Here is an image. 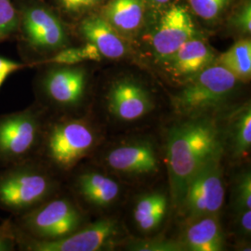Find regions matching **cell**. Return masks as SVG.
<instances>
[{
	"label": "cell",
	"mask_w": 251,
	"mask_h": 251,
	"mask_svg": "<svg viewBox=\"0 0 251 251\" xmlns=\"http://www.w3.org/2000/svg\"><path fill=\"white\" fill-rule=\"evenodd\" d=\"M222 126L210 115L182 117L170 127L166 161L172 206L177 210L189 180L206 162L224 154Z\"/></svg>",
	"instance_id": "obj_1"
},
{
	"label": "cell",
	"mask_w": 251,
	"mask_h": 251,
	"mask_svg": "<svg viewBox=\"0 0 251 251\" xmlns=\"http://www.w3.org/2000/svg\"><path fill=\"white\" fill-rule=\"evenodd\" d=\"M18 10L16 34L19 54L28 67L71 45L68 25L59 13L41 0H13Z\"/></svg>",
	"instance_id": "obj_2"
},
{
	"label": "cell",
	"mask_w": 251,
	"mask_h": 251,
	"mask_svg": "<svg viewBox=\"0 0 251 251\" xmlns=\"http://www.w3.org/2000/svg\"><path fill=\"white\" fill-rule=\"evenodd\" d=\"M58 174L39 156L0 170V208L10 217L27 213L61 192Z\"/></svg>",
	"instance_id": "obj_3"
},
{
	"label": "cell",
	"mask_w": 251,
	"mask_h": 251,
	"mask_svg": "<svg viewBox=\"0 0 251 251\" xmlns=\"http://www.w3.org/2000/svg\"><path fill=\"white\" fill-rule=\"evenodd\" d=\"M98 133L89 118L50 116L38 156L57 173H69L92 152Z\"/></svg>",
	"instance_id": "obj_4"
},
{
	"label": "cell",
	"mask_w": 251,
	"mask_h": 251,
	"mask_svg": "<svg viewBox=\"0 0 251 251\" xmlns=\"http://www.w3.org/2000/svg\"><path fill=\"white\" fill-rule=\"evenodd\" d=\"M16 237L54 241L75 233L88 224L87 215L73 196L62 192L33 210L10 217Z\"/></svg>",
	"instance_id": "obj_5"
},
{
	"label": "cell",
	"mask_w": 251,
	"mask_h": 251,
	"mask_svg": "<svg viewBox=\"0 0 251 251\" xmlns=\"http://www.w3.org/2000/svg\"><path fill=\"white\" fill-rule=\"evenodd\" d=\"M34 83L36 102L54 116H78L88 97L89 73L80 63L43 64Z\"/></svg>",
	"instance_id": "obj_6"
},
{
	"label": "cell",
	"mask_w": 251,
	"mask_h": 251,
	"mask_svg": "<svg viewBox=\"0 0 251 251\" xmlns=\"http://www.w3.org/2000/svg\"><path fill=\"white\" fill-rule=\"evenodd\" d=\"M37 102L23 110L0 115V168L38 156L50 117Z\"/></svg>",
	"instance_id": "obj_7"
},
{
	"label": "cell",
	"mask_w": 251,
	"mask_h": 251,
	"mask_svg": "<svg viewBox=\"0 0 251 251\" xmlns=\"http://www.w3.org/2000/svg\"><path fill=\"white\" fill-rule=\"evenodd\" d=\"M239 81L220 64L212 63L183 82L172 97V107L180 117L210 115L232 97Z\"/></svg>",
	"instance_id": "obj_8"
},
{
	"label": "cell",
	"mask_w": 251,
	"mask_h": 251,
	"mask_svg": "<svg viewBox=\"0 0 251 251\" xmlns=\"http://www.w3.org/2000/svg\"><path fill=\"white\" fill-rule=\"evenodd\" d=\"M222 158L219 155L206 162L189 180L177 209L185 223L221 212L225 199Z\"/></svg>",
	"instance_id": "obj_9"
},
{
	"label": "cell",
	"mask_w": 251,
	"mask_h": 251,
	"mask_svg": "<svg viewBox=\"0 0 251 251\" xmlns=\"http://www.w3.org/2000/svg\"><path fill=\"white\" fill-rule=\"evenodd\" d=\"M121 227L114 219H101L54 241H36L16 237L17 250L23 251H99L114 248L120 240Z\"/></svg>",
	"instance_id": "obj_10"
},
{
	"label": "cell",
	"mask_w": 251,
	"mask_h": 251,
	"mask_svg": "<svg viewBox=\"0 0 251 251\" xmlns=\"http://www.w3.org/2000/svg\"><path fill=\"white\" fill-rule=\"evenodd\" d=\"M103 160L110 171L129 179L151 177L160 168L154 144L145 139L117 144L108 151Z\"/></svg>",
	"instance_id": "obj_11"
},
{
	"label": "cell",
	"mask_w": 251,
	"mask_h": 251,
	"mask_svg": "<svg viewBox=\"0 0 251 251\" xmlns=\"http://www.w3.org/2000/svg\"><path fill=\"white\" fill-rule=\"evenodd\" d=\"M197 27L184 6L173 5L167 9L151 37L154 59L163 63L190 39L198 37Z\"/></svg>",
	"instance_id": "obj_12"
},
{
	"label": "cell",
	"mask_w": 251,
	"mask_h": 251,
	"mask_svg": "<svg viewBox=\"0 0 251 251\" xmlns=\"http://www.w3.org/2000/svg\"><path fill=\"white\" fill-rule=\"evenodd\" d=\"M106 106L117 121L131 123L143 119L154 108L151 94L131 78L114 81L106 95Z\"/></svg>",
	"instance_id": "obj_13"
},
{
	"label": "cell",
	"mask_w": 251,
	"mask_h": 251,
	"mask_svg": "<svg viewBox=\"0 0 251 251\" xmlns=\"http://www.w3.org/2000/svg\"><path fill=\"white\" fill-rule=\"evenodd\" d=\"M70 190L81 207L104 209L117 203L122 188L116 179L101 171L80 169L74 171Z\"/></svg>",
	"instance_id": "obj_14"
},
{
	"label": "cell",
	"mask_w": 251,
	"mask_h": 251,
	"mask_svg": "<svg viewBox=\"0 0 251 251\" xmlns=\"http://www.w3.org/2000/svg\"><path fill=\"white\" fill-rule=\"evenodd\" d=\"M215 62V55L203 39L195 37L162 63L174 80L185 82Z\"/></svg>",
	"instance_id": "obj_15"
},
{
	"label": "cell",
	"mask_w": 251,
	"mask_h": 251,
	"mask_svg": "<svg viewBox=\"0 0 251 251\" xmlns=\"http://www.w3.org/2000/svg\"><path fill=\"white\" fill-rule=\"evenodd\" d=\"M76 31L85 42H90L98 49L101 57L120 59L126 54L125 41L101 15L84 16L76 25Z\"/></svg>",
	"instance_id": "obj_16"
},
{
	"label": "cell",
	"mask_w": 251,
	"mask_h": 251,
	"mask_svg": "<svg viewBox=\"0 0 251 251\" xmlns=\"http://www.w3.org/2000/svg\"><path fill=\"white\" fill-rule=\"evenodd\" d=\"M179 242L184 251H223L225 236L218 215L204 216L186 222Z\"/></svg>",
	"instance_id": "obj_17"
},
{
	"label": "cell",
	"mask_w": 251,
	"mask_h": 251,
	"mask_svg": "<svg viewBox=\"0 0 251 251\" xmlns=\"http://www.w3.org/2000/svg\"><path fill=\"white\" fill-rule=\"evenodd\" d=\"M222 127L224 151L234 161L248 158L251 149V107L250 102L234 109Z\"/></svg>",
	"instance_id": "obj_18"
},
{
	"label": "cell",
	"mask_w": 251,
	"mask_h": 251,
	"mask_svg": "<svg viewBox=\"0 0 251 251\" xmlns=\"http://www.w3.org/2000/svg\"><path fill=\"white\" fill-rule=\"evenodd\" d=\"M169 210V198L161 191L144 193L136 199L132 220L137 230L143 234H152L161 227Z\"/></svg>",
	"instance_id": "obj_19"
},
{
	"label": "cell",
	"mask_w": 251,
	"mask_h": 251,
	"mask_svg": "<svg viewBox=\"0 0 251 251\" xmlns=\"http://www.w3.org/2000/svg\"><path fill=\"white\" fill-rule=\"evenodd\" d=\"M144 9V0H111L100 15L118 32L131 33L142 25Z\"/></svg>",
	"instance_id": "obj_20"
},
{
	"label": "cell",
	"mask_w": 251,
	"mask_h": 251,
	"mask_svg": "<svg viewBox=\"0 0 251 251\" xmlns=\"http://www.w3.org/2000/svg\"><path fill=\"white\" fill-rule=\"evenodd\" d=\"M225 67L239 82L248 83L251 77V41L250 38L240 39L229 50L221 54L216 63Z\"/></svg>",
	"instance_id": "obj_21"
},
{
	"label": "cell",
	"mask_w": 251,
	"mask_h": 251,
	"mask_svg": "<svg viewBox=\"0 0 251 251\" xmlns=\"http://www.w3.org/2000/svg\"><path fill=\"white\" fill-rule=\"evenodd\" d=\"M101 55L98 49L90 42H86L80 47H66L60 51L56 52L51 57L46 59L37 66L43 64H62V65H75L85 62H100ZM36 66V67H37Z\"/></svg>",
	"instance_id": "obj_22"
},
{
	"label": "cell",
	"mask_w": 251,
	"mask_h": 251,
	"mask_svg": "<svg viewBox=\"0 0 251 251\" xmlns=\"http://www.w3.org/2000/svg\"><path fill=\"white\" fill-rule=\"evenodd\" d=\"M18 28V10L13 0H0V42L15 37Z\"/></svg>",
	"instance_id": "obj_23"
},
{
	"label": "cell",
	"mask_w": 251,
	"mask_h": 251,
	"mask_svg": "<svg viewBox=\"0 0 251 251\" xmlns=\"http://www.w3.org/2000/svg\"><path fill=\"white\" fill-rule=\"evenodd\" d=\"M101 0H52L53 8L63 18L80 19L90 13Z\"/></svg>",
	"instance_id": "obj_24"
},
{
	"label": "cell",
	"mask_w": 251,
	"mask_h": 251,
	"mask_svg": "<svg viewBox=\"0 0 251 251\" xmlns=\"http://www.w3.org/2000/svg\"><path fill=\"white\" fill-rule=\"evenodd\" d=\"M233 210H251V174L246 171L236 179L233 193Z\"/></svg>",
	"instance_id": "obj_25"
},
{
	"label": "cell",
	"mask_w": 251,
	"mask_h": 251,
	"mask_svg": "<svg viewBox=\"0 0 251 251\" xmlns=\"http://www.w3.org/2000/svg\"><path fill=\"white\" fill-rule=\"evenodd\" d=\"M233 0H189L194 12L206 21L218 18Z\"/></svg>",
	"instance_id": "obj_26"
},
{
	"label": "cell",
	"mask_w": 251,
	"mask_h": 251,
	"mask_svg": "<svg viewBox=\"0 0 251 251\" xmlns=\"http://www.w3.org/2000/svg\"><path fill=\"white\" fill-rule=\"evenodd\" d=\"M129 251H184L179 241L171 240H140L133 241L126 246Z\"/></svg>",
	"instance_id": "obj_27"
},
{
	"label": "cell",
	"mask_w": 251,
	"mask_h": 251,
	"mask_svg": "<svg viewBox=\"0 0 251 251\" xmlns=\"http://www.w3.org/2000/svg\"><path fill=\"white\" fill-rule=\"evenodd\" d=\"M233 25L244 34H251V0H246L241 5V7L236 10L233 15Z\"/></svg>",
	"instance_id": "obj_28"
},
{
	"label": "cell",
	"mask_w": 251,
	"mask_h": 251,
	"mask_svg": "<svg viewBox=\"0 0 251 251\" xmlns=\"http://www.w3.org/2000/svg\"><path fill=\"white\" fill-rule=\"evenodd\" d=\"M28 67L26 63H17L12 60L0 57V90L11 74Z\"/></svg>",
	"instance_id": "obj_29"
},
{
	"label": "cell",
	"mask_w": 251,
	"mask_h": 251,
	"mask_svg": "<svg viewBox=\"0 0 251 251\" xmlns=\"http://www.w3.org/2000/svg\"><path fill=\"white\" fill-rule=\"evenodd\" d=\"M235 225L237 232L244 237L251 236V210H242L235 212Z\"/></svg>",
	"instance_id": "obj_30"
},
{
	"label": "cell",
	"mask_w": 251,
	"mask_h": 251,
	"mask_svg": "<svg viewBox=\"0 0 251 251\" xmlns=\"http://www.w3.org/2000/svg\"><path fill=\"white\" fill-rule=\"evenodd\" d=\"M13 230V226L11 224V220L10 218H9L8 220H6L5 222H3L1 225H0V235L3 234V233H8Z\"/></svg>",
	"instance_id": "obj_31"
},
{
	"label": "cell",
	"mask_w": 251,
	"mask_h": 251,
	"mask_svg": "<svg viewBox=\"0 0 251 251\" xmlns=\"http://www.w3.org/2000/svg\"><path fill=\"white\" fill-rule=\"evenodd\" d=\"M154 5H165L171 2V0H150Z\"/></svg>",
	"instance_id": "obj_32"
}]
</instances>
